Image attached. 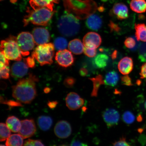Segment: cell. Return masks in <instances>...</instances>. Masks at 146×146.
Instances as JSON below:
<instances>
[{"label":"cell","mask_w":146,"mask_h":146,"mask_svg":"<svg viewBox=\"0 0 146 146\" xmlns=\"http://www.w3.org/2000/svg\"><path fill=\"white\" fill-rule=\"evenodd\" d=\"M38 81V78L32 74L28 77L20 80L12 87L13 96L20 103H31L37 95L36 83Z\"/></svg>","instance_id":"obj_1"},{"label":"cell","mask_w":146,"mask_h":146,"mask_svg":"<svg viewBox=\"0 0 146 146\" xmlns=\"http://www.w3.org/2000/svg\"><path fill=\"white\" fill-rule=\"evenodd\" d=\"M0 140L1 142L7 140L11 135L10 129L7 126V125H5L4 123H1L0 124Z\"/></svg>","instance_id":"obj_31"},{"label":"cell","mask_w":146,"mask_h":146,"mask_svg":"<svg viewBox=\"0 0 146 146\" xmlns=\"http://www.w3.org/2000/svg\"><path fill=\"white\" fill-rule=\"evenodd\" d=\"M135 29L137 40L146 42V25L144 23L135 24Z\"/></svg>","instance_id":"obj_25"},{"label":"cell","mask_w":146,"mask_h":146,"mask_svg":"<svg viewBox=\"0 0 146 146\" xmlns=\"http://www.w3.org/2000/svg\"><path fill=\"white\" fill-rule=\"evenodd\" d=\"M9 60L5 56L4 54L1 51V67L3 66H9Z\"/></svg>","instance_id":"obj_42"},{"label":"cell","mask_w":146,"mask_h":146,"mask_svg":"<svg viewBox=\"0 0 146 146\" xmlns=\"http://www.w3.org/2000/svg\"><path fill=\"white\" fill-rule=\"evenodd\" d=\"M108 25L111 32L119 33L121 31V29L118 25L112 21L110 22Z\"/></svg>","instance_id":"obj_41"},{"label":"cell","mask_w":146,"mask_h":146,"mask_svg":"<svg viewBox=\"0 0 146 146\" xmlns=\"http://www.w3.org/2000/svg\"><path fill=\"white\" fill-rule=\"evenodd\" d=\"M1 97L3 100L1 99V103L4 104H6L11 107H15L18 106H21L22 105L21 103L18 101L16 102L13 100H5L4 98Z\"/></svg>","instance_id":"obj_36"},{"label":"cell","mask_w":146,"mask_h":146,"mask_svg":"<svg viewBox=\"0 0 146 146\" xmlns=\"http://www.w3.org/2000/svg\"><path fill=\"white\" fill-rule=\"evenodd\" d=\"M84 53L88 57L93 58L96 56L97 50L96 49H92L85 47L84 50Z\"/></svg>","instance_id":"obj_38"},{"label":"cell","mask_w":146,"mask_h":146,"mask_svg":"<svg viewBox=\"0 0 146 146\" xmlns=\"http://www.w3.org/2000/svg\"><path fill=\"white\" fill-rule=\"evenodd\" d=\"M130 7L131 10L137 13H144L146 12V1L145 0H131Z\"/></svg>","instance_id":"obj_21"},{"label":"cell","mask_w":146,"mask_h":146,"mask_svg":"<svg viewBox=\"0 0 146 146\" xmlns=\"http://www.w3.org/2000/svg\"><path fill=\"white\" fill-rule=\"evenodd\" d=\"M79 73L80 75L82 76H87L89 74L88 70L85 67H82L80 69Z\"/></svg>","instance_id":"obj_46"},{"label":"cell","mask_w":146,"mask_h":146,"mask_svg":"<svg viewBox=\"0 0 146 146\" xmlns=\"http://www.w3.org/2000/svg\"><path fill=\"white\" fill-rule=\"evenodd\" d=\"M5 146L4 145H1V146Z\"/></svg>","instance_id":"obj_52"},{"label":"cell","mask_w":146,"mask_h":146,"mask_svg":"<svg viewBox=\"0 0 146 146\" xmlns=\"http://www.w3.org/2000/svg\"><path fill=\"white\" fill-rule=\"evenodd\" d=\"M111 14L117 19L123 20L129 17V10L126 5L122 3L115 4L111 11Z\"/></svg>","instance_id":"obj_16"},{"label":"cell","mask_w":146,"mask_h":146,"mask_svg":"<svg viewBox=\"0 0 146 146\" xmlns=\"http://www.w3.org/2000/svg\"><path fill=\"white\" fill-rule=\"evenodd\" d=\"M66 1H68V0H66Z\"/></svg>","instance_id":"obj_54"},{"label":"cell","mask_w":146,"mask_h":146,"mask_svg":"<svg viewBox=\"0 0 146 146\" xmlns=\"http://www.w3.org/2000/svg\"><path fill=\"white\" fill-rule=\"evenodd\" d=\"M133 62L132 58L125 56L120 60L118 65L119 72L123 75L130 73L133 69Z\"/></svg>","instance_id":"obj_18"},{"label":"cell","mask_w":146,"mask_h":146,"mask_svg":"<svg viewBox=\"0 0 146 146\" xmlns=\"http://www.w3.org/2000/svg\"><path fill=\"white\" fill-rule=\"evenodd\" d=\"M34 59V58L32 56L25 58L23 60L24 62L26 64L28 67L34 68L35 66V62Z\"/></svg>","instance_id":"obj_39"},{"label":"cell","mask_w":146,"mask_h":146,"mask_svg":"<svg viewBox=\"0 0 146 146\" xmlns=\"http://www.w3.org/2000/svg\"><path fill=\"white\" fill-rule=\"evenodd\" d=\"M140 75V78L142 79H145L146 81V63L142 66Z\"/></svg>","instance_id":"obj_45"},{"label":"cell","mask_w":146,"mask_h":146,"mask_svg":"<svg viewBox=\"0 0 146 146\" xmlns=\"http://www.w3.org/2000/svg\"><path fill=\"white\" fill-rule=\"evenodd\" d=\"M113 146H131L127 143L125 138L122 137L119 140L113 143Z\"/></svg>","instance_id":"obj_43"},{"label":"cell","mask_w":146,"mask_h":146,"mask_svg":"<svg viewBox=\"0 0 146 146\" xmlns=\"http://www.w3.org/2000/svg\"><path fill=\"white\" fill-rule=\"evenodd\" d=\"M124 44L127 48L132 52H134L139 48L141 44L139 41L137 40L136 37L132 36L126 39Z\"/></svg>","instance_id":"obj_29"},{"label":"cell","mask_w":146,"mask_h":146,"mask_svg":"<svg viewBox=\"0 0 146 146\" xmlns=\"http://www.w3.org/2000/svg\"><path fill=\"white\" fill-rule=\"evenodd\" d=\"M66 11L74 14L78 19H86L96 12V3L93 0H68L64 1Z\"/></svg>","instance_id":"obj_2"},{"label":"cell","mask_w":146,"mask_h":146,"mask_svg":"<svg viewBox=\"0 0 146 146\" xmlns=\"http://www.w3.org/2000/svg\"><path fill=\"white\" fill-rule=\"evenodd\" d=\"M28 67L23 62L17 61L13 64L11 69V75L14 78H21L26 75Z\"/></svg>","instance_id":"obj_15"},{"label":"cell","mask_w":146,"mask_h":146,"mask_svg":"<svg viewBox=\"0 0 146 146\" xmlns=\"http://www.w3.org/2000/svg\"><path fill=\"white\" fill-rule=\"evenodd\" d=\"M89 79L92 81L93 83V89L91 96L92 97H97L100 86L104 84L103 76L99 74L95 77L90 78Z\"/></svg>","instance_id":"obj_27"},{"label":"cell","mask_w":146,"mask_h":146,"mask_svg":"<svg viewBox=\"0 0 146 146\" xmlns=\"http://www.w3.org/2000/svg\"><path fill=\"white\" fill-rule=\"evenodd\" d=\"M102 42V38L100 35L93 32L87 33L83 39V42L85 47L90 48H98L101 44Z\"/></svg>","instance_id":"obj_12"},{"label":"cell","mask_w":146,"mask_h":146,"mask_svg":"<svg viewBox=\"0 0 146 146\" xmlns=\"http://www.w3.org/2000/svg\"><path fill=\"white\" fill-rule=\"evenodd\" d=\"M54 45L56 50H65L68 45L67 40L63 37H58L55 39Z\"/></svg>","instance_id":"obj_30"},{"label":"cell","mask_w":146,"mask_h":146,"mask_svg":"<svg viewBox=\"0 0 146 146\" xmlns=\"http://www.w3.org/2000/svg\"><path fill=\"white\" fill-rule=\"evenodd\" d=\"M57 27L62 35L67 37H72L79 32L80 25L79 19L75 16L66 12L60 17Z\"/></svg>","instance_id":"obj_4"},{"label":"cell","mask_w":146,"mask_h":146,"mask_svg":"<svg viewBox=\"0 0 146 146\" xmlns=\"http://www.w3.org/2000/svg\"><path fill=\"white\" fill-rule=\"evenodd\" d=\"M21 125L19 133L23 139L31 137L35 134L36 127L33 119H25L22 120Z\"/></svg>","instance_id":"obj_9"},{"label":"cell","mask_w":146,"mask_h":146,"mask_svg":"<svg viewBox=\"0 0 146 146\" xmlns=\"http://www.w3.org/2000/svg\"><path fill=\"white\" fill-rule=\"evenodd\" d=\"M58 104L57 101H48L47 105L50 109H54L55 108Z\"/></svg>","instance_id":"obj_47"},{"label":"cell","mask_w":146,"mask_h":146,"mask_svg":"<svg viewBox=\"0 0 146 146\" xmlns=\"http://www.w3.org/2000/svg\"><path fill=\"white\" fill-rule=\"evenodd\" d=\"M53 120L50 116H41L38 118L37 123L38 126L41 130L47 131L50 128L52 125Z\"/></svg>","instance_id":"obj_24"},{"label":"cell","mask_w":146,"mask_h":146,"mask_svg":"<svg viewBox=\"0 0 146 146\" xmlns=\"http://www.w3.org/2000/svg\"><path fill=\"white\" fill-rule=\"evenodd\" d=\"M60 0H30L31 6L34 10L43 8H46L52 11H54L55 3H58Z\"/></svg>","instance_id":"obj_17"},{"label":"cell","mask_w":146,"mask_h":146,"mask_svg":"<svg viewBox=\"0 0 146 146\" xmlns=\"http://www.w3.org/2000/svg\"><path fill=\"white\" fill-rule=\"evenodd\" d=\"M50 89L49 88H46L44 89V92L45 93L47 94V93L50 92Z\"/></svg>","instance_id":"obj_49"},{"label":"cell","mask_w":146,"mask_h":146,"mask_svg":"<svg viewBox=\"0 0 146 146\" xmlns=\"http://www.w3.org/2000/svg\"><path fill=\"white\" fill-rule=\"evenodd\" d=\"M109 58L107 54H99L93 60V63L98 68L103 69L107 66Z\"/></svg>","instance_id":"obj_26"},{"label":"cell","mask_w":146,"mask_h":146,"mask_svg":"<svg viewBox=\"0 0 146 146\" xmlns=\"http://www.w3.org/2000/svg\"><path fill=\"white\" fill-rule=\"evenodd\" d=\"M65 100L67 107L72 110L79 109L84 104V99L74 92H71L67 94Z\"/></svg>","instance_id":"obj_14"},{"label":"cell","mask_w":146,"mask_h":146,"mask_svg":"<svg viewBox=\"0 0 146 146\" xmlns=\"http://www.w3.org/2000/svg\"><path fill=\"white\" fill-rule=\"evenodd\" d=\"M54 132L58 137L65 139L68 137L72 132L70 124L65 120H61L56 123L54 128Z\"/></svg>","instance_id":"obj_11"},{"label":"cell","mask_w":146,"mask_h":146,"mask_svg":"<svg viewBox=\"0 0 146 146\" xmlns=\"http://www.w3.org/2000/svg\"><path fill=\"white\" fill-rule=\"evenodd\" d=\"M27 15L25 16L23 22L24 26L29 23L40 26H46L49 24L55 12L46 8H40L36 10H31L29 8L27 10Z\"/></svg>","instance_id":"obj_3"},{"label":"cell","mask_w":146,"mask_h":146,"mask_svg":"<svg viewBox=\"0 0 146 146\" xmlns=\"http://www.w3.org/2000/svg\"><path fill=\"white\" fill-rule=\"evenodd\" d=\"M16 41L23 56L28 55L29 51L34 48L36 44L33 35L29 32L20 33L16 38Z\"/></svg>","instance_id":"obj_7"},{"label":"cell","mask_w":146,"mask_h":146,"mask_svg":"<svg viewBox=\"0 0 146 146\" xmlns=\"http://www.w3.org/2000/svg\"><path fill=\"white\" fill-rule=\"evenodd\" d=\"M59 146H68V145H65V144H64V145H60Z\"/></svg>","instance_id":"obj_50"},{"label":"cell","mask_w":146,"mask_h":146,"mask_svg":"<svg viewBox=\"0 0 146 146\" xmlns=\"http://www.w3.org/2000/svg\"><path fill=\"white\" fill-rule=\"evenodd\" d=\"M102 19L99 16L93 14L87 18L86 25L87 27L93 31H98L102 27Z\"/></svg>","instance_id":"obj_19"},{"label":"cell","mask_w":146,"mask_h":146,"mask_svg":"<svg viewBox=\"0 0 146 146\" xmlns=\"http://www.w3.org/2000/svg\"><path fill=\"white\" fill-rule=\"evenodd\" d=\"M118 56V52L116 50H115L111 54V57L113 60H115L117 58Z\"/></svg>","instance_id":"obj_48"},{"label":"cell","mask_w":146,"mask_h":146,"mask_svg":"<svg viewBox=\"0 0 146 146\" xmlns=\"http://www.w3.org/2000/svg\"><path fill=\"white\" fill-rule=\"evenodd\" d=\"M119 79V76L118 73L114 71H112L106 74L104 81L107 86L114 87L117 85Z\"/></svg>","instance_id":"obj_22"},{"label":"cell","mask_w":146,"mask_h":146,"mask_svg":"<svg viewBox=\"0 0 146 146\" xmlns=\"http://www.w3.org/2000/svg\"><path fill=\"white\" fill-rule=\"evenodd\" d=\"M76 82V80L74 78L68 77L65 78L64 82V84L66 87L70 88L74 86Z\"/></svg>","instance_id":"obj_37"},{"label":"cell","mask_w":146,"mask_h":146,"mask_svg":"<svg viewBox=\"0 0 146 146\" xmlns=\"http://www.w3.org/2000/svg\"><path fill=\"white\" fill-rule=\"evenodd\" d=\"M7 126L11 131L14 133L19 132L21 127V121L16 117H9L6 121Z\"/></svg>","instance_id":"obj_23"},{"label":"cell","mask_w":146,"mask_h":146,"mask_svg":"<svg viewBox=\"0 0 146 146\" xmlns=\"http://www.w3.org/2000/svg\"><path fill=\"white\" fill-rule=\"evenodd\" d=\"M68 47L71 52L76 55L83 53L84 49L83 43L81 40L78 39L72 40L69 42Z\"/></svg>","instance_id":"obj_20"},{"label":"cell","mask_w":146,"mask_h":146,"mask_svg":"<svg viewBox=\"0 0 146 146\" xmlns=\"http://www.w3.org/2000/svg\"><path fill=\"white\" fill-rule=\"evenodd\" d=\"M1 51L9 60L20 61L22 59V53L17 44L16 38L10 36L1 41Z\"/></svg>","instance_id":"obj_6"},{"label":"cell","mask_w":146,"mask_h":146,"mask_svg":"<svg viewBox=\"0 0 146 146\" xmlns=\"http://www.w3.org/2000/svg\"><path fill=\"white\" fill-rule=\"evenodd\" d=\"M70 146H88L86 143L79 141L74 139H73L70 144Z\"/></svg>","instance_id":"obj_44"},{"label":"cell","mask_w":146,"mask_h":146,"mask_svg":"<svg viewBox=\"0 0 146 146\" xmlns=\"http://www.w3.org/2000/svg\"><path fill=\"white\" fill-rule=\"evenodd\" d=\"M32 35L36 44L39 45L47 43L50 41V33L43 27H35L32 31Z\"/></svg>","instance_id":"obj_10"},{"label":"cell","mask_w":146,"mask_h":146,"mask_svg":"<svg viewBox=\"0 0 146 146\" xmlns=\"http://www.w3.org/2000/svg\"><path fill=\"white\" fill-rule=\"evenodd\" d=\"M135 118L134 114L129 111H126L122 115V119L125 123L130 125L135 121Z\"/></svg>","instance_id":"obj_32"},{"label":"cell","mask_w":146,"mask_h":146,"mask_svg":"<svg viewBox=\"0 0 146 146\" xmlns=\"http://www.w3.org/2000/svg\"><path fill=\"white\" fill-rule=\"evenodd\" d=\"M3 1V0H1V1Z\"/></svg>","instance_id":"obj_53"},{"label":"cell","mask_w":146,"mask_h":146,"mask_svg":"<svg viewBox=\"0 0 146 146\" xmlns=\"http://www.w3.org/2000/svg\"><path fill=\"white\" fill-rule=\"evenodd\" d=\"M23 146H45L39 140L28 139L25 141Z\"/></svg>","instance_id":"obj_34"},{"label":"cell","mask_w":146,"mask_h":146,"mask_svg":"<svg viewBox=\"0 0 146 146\" xmlns=\"http://www.w3.org/2000/svg\"><path fill=\"white\" fill-rule=\"evenodd\" d=\"M55 60L58 64L65 68L72 66L74 61V58L72 52L66 49L56 52Z\"/></svg>","instance_id":"obj_8"},{"label":"cell","mask_w":146,"mask_h":146,"mask_svg":"<svg viewBox=\"0 0 146 146\" xmlns=\"http://www.w3.org/2000/svg\"><path fill=\"white\" fill-rule=\"evenodd\" d=\"M104 121L108 127L117 125L119 121L120 115L118 111L112 108L107 109L103 113Z\"/></svg>","instance_id":"obj_13"},{"label":"cell","mask_w":146,"mask_h":146,"mask_svg":"<svg viewBox=\"0 0 146 146\" xmlns=\"http://www.w3.org/2000/svg\"><path fill=\"white\" fill-rule=\"evenodd\" d=\"M121 83L123 85L130 86L133 85L132 80L129 76L127 75L121 77Z\"/></svg>","instance_id":"obj_40"},{"label":"cell","mask_w":146,"mask_h":146,"mask_svg":"<svg viewBox=\"0 0 146 146\" xmlns=\"http://www.w3.org/2000/svg\"><path fill=\"white\" fill-rule=\"evenodd\" d=\"M10 69L7 66L1 67V78L4 79H8L10 77Z\"/></svg>","instance_id":"obj_35"},{"label":"cell","mask_w":146,"mask_h":146,"mask_svg":"<svg viewBox=\"0 0 146 146\" xmlns=\"http://www.w3.org/2000/svg\"><path fill=\"white\" fill-rule=\"evenodd\" d=\"M54 46L52 43L38 45L32 52V56L41 66L51 65L53 62Z\"/></svg>","instance_id":"obj_5"},{"label":"cell","mask_w":146,"mask_h":146,"mask_svg":"<svg viewBox=\"0 0 146 146\" xmlns=\"http://www.w3.org/2000/svg\"><path fill=\"white\" fill-rule=\"evenodd\" d=\"M138 54V59L140 61L146 63V42L140 45Z\"/></svg>","instance_id":"obj_33"},{"label":"cell","mask_w":146,"mask_h":146,"mask_svg":"<svg viewBox=\"0 0 146 146\" xmlns=\"http://www.w3.org/2000/svg\"><path fill=\"white\" fill-rule=\"evenodd\" d=\"M23 138L19 134L11 135L7 139L5 145L6 146H23Z\"/></svg>","instance_id":"obj_28"},{"label":"cell","mask_w":146,"mask_h":146,"mask_svg":"<svg viewBox=\"0 0 146 146\" xmlns=\"http://www.w3.org/2000/svg\"><path fill=\"white\" fill-rule=\"evenodd\" d=\"M145 109H146V101L145 102Z\"/></svg>","instance_id":"obj_51"}]
</instances>
